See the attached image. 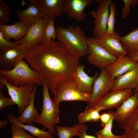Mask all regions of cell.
Returning <instances> with one entry per match:
<instances>
[{"mask_svg": "<svg viewBox=\"0 0 138 138\" xmlns=\"http://www.w3.org/2000/svg\"><path fill=\"white\" fill-rule=\"evenodd\" d=\"M80 58L61 42L51 40L29 48L25 59L53 93L60 82L73 79Z\"/></svg>", "mask_w": 138, "mask_h": 138, "instance_id": "cell-1", "label": "cell"}, {"mask_svg": "<svg viewBox=\"0 0 138 138\" xmlns=\"http://www.w3.org/2000/svg\"><path fill=\"white\" fill-rule=\"evenodd\" d=\"M56 29L58 41L64 44L72 53L80 58L87 55V38L79 26H58Z\"/></svg>", "mask_w": 138, "mask_h": 138, "instance_id": "cell-2", "label": "cell"}, {"mask_svg": "<svg viewBox=\"0 0 138 138\" xmlns=\"http://www.w3.org/2000/svg\"><path fill=\"white\" fill-rule=\"evenodd\" d=\"M20 58L14 68L9 70L0 69V75L11 84L17 86L26 85H42L43 82L40 77Z\"/></svg>", "mask_w": 138, "mask_h": 138, "instance_id": "cell-3", "label": "cell"}, {"mask_svg": "<svg viewBox=\"0 0 138 138\" xmlns=\"http://www.w3.org/2000/svg\"><path fill=\"white\" fill-rule=\"evenodd\" d=\"M43 105L41 113L35 122L43 125L52 132L56 133L55 125L59 122L60 103L54 101L51 99L47 85L43 83Z\"/></svg>", "mask_w": 138, "mask_h": 138, "instance_id": "cell-4", "label": "cell"}, {"mask_svg": "<svg viewBox=\"0 0 138 138\" xmlns=\"http://www.w3.org/2000/svg\"><path fill=\"white\" fill-rule=\"evenodd\" d=\"M53 93V100L56 103L62 101H82L90 102V94L82 93L77 89L73 80L61 81L55 86Z\"/></svg>", "mask_w": 138, "mask_h": 138, "instance_id": "cell-5", "label": "cell"}, {"mask_svg": "<svg viewBox=\"0 0 138 138\" xmlns=\"http://www.w3.org/2000/svg\"><path fill=\"white\" fill-rule=\"evenodd\" d=\"M88 53V61L94 66L101 69H106L117 59L100 45L94 38H87Z\"/></svg>", "mask_w": 138, "mask_h": 138, "instance_id": "cell-6", "label": "cell"}, {"mask_svg": "<svg viewBox=\"0 0 138 138\" xmlns=\"http://www.w3.org/2000/svg\"><path fill=\"white\" fill-rule=\"evenodd\" d=\"M0 83L5 85L10 98L18 106V112L21 113L30 102L35 85L16 86L10 84L1 75Z\"/></svg>", "mask_w": 138, "mask_h": 138, "instance_id": "cell-7", "label": "cell"}, {"mask_svg": "<svg viewBox=\"0 0 138 138\" xmlns=\"http://www.w3.org/2000/svg\"><path fill=\"white\" fill-rule=\"evenodd\" d=\"M97 1L98 3L97 9L91 10L89 13L94 19L93 31L95 38L101 36L107 32L109 7L112 2L111 0Z\"/></svg>", "mask_w": 138, "mask_h": 138, "instance_id": "cell-8", "label": "cell"}, {"mask_svg": "<svg viewBox=\"0 0 138 138\" xmlns=\"http://www.w3.org/2000/svg\"><path fill=\"white\" fill-rule=\"evenodd\" d=\"M115 80L107 72L106 69H101L94 82L90 94V101L86 108L93 107L102 96L112 90Z\"/></svg>", "mask_w": 138, "mask_h": 138, "instance_id": "cell-9", "label": "cell"}, {"mask_svg": "<svg viewBox=\"0 0 138 138\" xmlns=\"http://www.w3.org/2000/svg\"><path fill=\"white\" fill-rule=\"evenodd\" d=\"M133 94L131 89L112 90L102 96L92 108L100 111L117 108Z\"/></svg>", "mask_w": 138, "mask_h": 138, "instance_id": "cell-10", "label": "cell"}, {"mask_svg": "<svg viewBox=\"0 0 138 138\" xmlns=\"http://www.w3.org/2000/svg\"><path fill=\"white\" fill-rule=\"evenodd\" d=\"M52 20L50 17H45L29 27L26 35L20 40L21 44L30 48L44 42L45 30Z\"/></svg>", "mask_w": 138, "mask_h": 138, "instance_id": "cell-11", "label": "cell"}, {"mask_svg": "<svg viewBox=\"0 0 138 138\" xmlns=\"http://www.w3.org/2000/svg\"><path fill=\"white\" fill-rule=\"evenodd\" d=\"M29 48L21 44L7 49L0 50V69H13L20 58L25 59Z\"/></svg>", "mask_w": 138, "mask_h": 138, "instance_id": "cell-12", "label": "cell"}, {"mask_svg": "<svg viewBox=\"0 0 138 138\" xmlns=\"http://www.w3.org/2000/svg\"><path fill=\"white\" fill-rule=\"evenodd\" d=\"M95 38L100 45L114 56L118 57L128 54L121 43L120 37L117 32H106L101 36Z\"/></svg>", "mask_w": 138, "mask_h": 138, "instance_id": "cell-13", "label": "cell"}, {"mask_svg": "<svg viewBox=\"0 0 138 138\" xmlns=\"http://www.w3.org/2000/svg\"><path fill=\"white\" fill-rule=\"evenodd\" d=\"M38 1L28 0L30 3L26 9L15 11L18 18V21L29 27L44 18V14L38 4Z\"/></svg>", "mask_w": 138, "mask_h": 138, "instance_id": "cell-14", "label": "cell"}, {"mask_svg": "<svg viewBox=\"0 0 138 138\" xmlns=\"http://www.w3.org/2000/svg\"><path fill=\"white\" fill-rule=\"evenodd\" d=\"M92 2L91 0H64V14L77 22L82 21L86 16L84 9Z\"/></svg>", "mask_w": 138, "mask_h": 138, "instance_id": "cell-15", "label": "cell"}, {"mask_svg": "<svg viewBox=\"0 0 138 138\" xmlns=\"http://www.w3.org/2000/svg\"><path fill=\"white\" fill-rule=\"evenodd\" d=\"M138 107V94H133L126 100L115 111L109 112L113 116L114 119L121 123L126 121L134 110Z\"/></svg>", "mask_w": 138, "mask_h": 138, "instance_id": "cell-16", "label": "cell"}, {"mask_svg": "<svg viewBox=\"0 0 138 138\" xmlns=\"http://www.w3.org/2000/svg\"><path fill=\"white\" fill-rule=\"evenodd\" d=\"M85 66L79 65L77 67L73 79L78 90L82 93L90 94L94 81L97 76L96 73L92 77L84 71Z\"/></svg>", "mask_w": 138, "mask_h": 138, "instance_id": "cell-17", "label": "cell"}, {"mask_svg": "<svg viewBox=\"0 0 138 138\" xmlns=\"http://www.w3.org/2000/svg\"><path fill=\"white\" fill-rule=\"evenodd\" d=\"M137 63V62L131 60L127 55H122L118 57L106 70L111 76L115 79L133 69Z\"/></svg>", "mask_w": 138, "mask_h": 138, "instance_id": "cell-18", "label": "cell"}, {"mask_svg": "<svg viewBox=\"0 0 138 138\" xmlns=\"http://www.w3.org/2000/svg\"><path fill=\"white\" fill-rule=\"evenodd\" d=\"M138 85V62L132 69L115 78L112 90L135 89Z\"/></svg>", "mask_w": 138, "mask_h": 138, "instance_id": "cell-19", "label": "cell"}, {"mask_svg": "<svg viewBox=\"0 0 138 138\" xmlns=\"http://www.w3.org/2000/svg\"><path fill=\"white\" fill-rule=\"evenodd\" d=\"M64 0H38V3L44 17H49L53 20L63 15Z\"/></svg>", "mask_w": 138, "mask_h": 138, "instance_id": "cell-20", "label": "cell"}, {"mask_svg": "<svg viewBox=\"0 0 138 138\" xmlns=\"http://www.w3.org/2000/svg\"><path fill=\"white\" fill-rule=\"evenodd\" d=\"M29 27L18 21L12 25H0V32L3 37L9 41L13 39L16 42L19 41L26 34Z\"/></svg>", "mask_w": 138, "mask_h": 138, "instance_id": "cell-21", "label": "cell"}, {"mask_svg": "<svg viewBox=\"0 0 138 138\" xmlns=\"http://www.w3.org/2000/svg\"><path fill=\"white\" fill-rule=\"evenodd\" d=\"M38 85H35L32 94L30 102L19 116L16 117L17 121L21 123L31 124L35 122L39 117L40 114L37 108L34 107V100L35 95Z\"/></svg>", "mask_w": 138, "mask_h": 138, "instance_id": "cell-22", "label": "cell"}, {"mask_svg": "<svg viewBox=\"0 0 138 138\" xmlns=\"http://www.w3.org/2000/svg\"><path fill=\"white\" fill-rule=\"evenodd\" d=\"M120 126L124 130L125 138H138V107Z\"/></svg>", "mask_w": 138, "mask_h": 138, "instance_id": "cell-23", "label": "cell"}, {"mask_svg": "<svg viewBox=\"0 0 138 138\" xmlns=\"http://www.w3.org/2000/svg\"><path fill=\"white\" fill-rule=\"evenodd\" d=\"M16 117L14 115L8 116L7 119L8 122L11 125L15 124L22 128L30 133L32 135L37 138H51L53 134L49 130L47 131L45 129H41L31 124H27L20 123L16 120Z\"/></svg>", "mask_w": 138, "mask_h": 138, "instance_id": "cell-24", "label": "cell"}, {"mask_svg": "<svg viewBox=\"0 0 138 138\" xmlns=\"http://www.w3.org/2000/svg\"><path fill=\"white\" fill-rule=\"evenodd\" d=\"M122 45L128 54L138 51V27L120 37Z\"/></svg>", "mask_w": 138, "mask_h": 138, "instance_id": "cell-25", "label": "cell"}, {"mask_svg": "<svg viewBox=\"0 0 138 138\" xmlns=\"http://www.w3.org/2000/svg\"><path fill=\"white\" fill-rule=\"evenodd\" d=\"M85 125L84 124L78 123L71 127L56 126L55 127L57 132L56 134L59 138H72L77 136L80 131Z\"/></svg>", "mask_w": 138, "mask_h": 138, "instance_id": "cell-26", "label": "cell"}, {"mask_svg": "<svg viewBox=\"0 0 138 138\" xmlns=\"http://www.w3.org/2000/svg\"><path fill=\"white\" fill-rule=\"evenodd\" d=\"M100 111L96 108H86L84 111L78 115V123L84 124L87 122H94L100 121Z\"/></svg>", "mask_w": 138, "mask_h": 138, "instance_id": "cell-27", "label": "cell"}, {"mask_svg": "<svg viewBox=\"0 0 138 138\" xmlns=\"http://www.w3.org/2000/svg\"><path fill=\"white\" fill-rule=\"evenodd\" d=\"M114 120L113 117L102 129L97 132L96 136L99 138H125V136L123 134L118 135L113 133L112 129Z\"/></svg>", "mask_w": 138, "mask_h": 138, "instance_id": "cell-28", "label": "cell"}, {"mask_svg": "<svg viewBox=\"0 0 138 138\" xmlns=\"http://www.w3.org/2000/svg\"><path fill=\"white\" fill-rule=\"evenodd\" d=\"M116 5L112 2L109 7V13L107 23L106 33H112L114 31L116 20Z\"/></svg>", "mask_w": 138, "mask_h": 138, "instance_id": "cell-29", "label": "cell"}, {"mask_svg": "<svg viewBox=\"0 0 138 138\" xmlns=\"http://www.w3.org/2000/svg\"><path fill=\"white\" fill-rule=\"evenodd\" d=\"M11 15L9 6L4 3L3 0H0V24H4L8 22Z\"/></svg>", "mask_w": 138, "mask_h": 138, "instance_id": "cell-30", "label": "cell"}, {"mask_svg": "<svg viewBox=\"0 0 138 138\" xmlns=\"http://www.w3.org/2000/svg\"><path fill=\"white\" fill-rule=\"evenodd\" d=\"M57 37L56 29L54 20H52L48 23L45 29L44 33L45 42L54 40Z\"/></svg>", "mask_w": 138, "mask_h": 138, "instance_id": "cell-31", "label": "cell"}, {"mask_svg": "<svg viewBox=\"0 0 138 138\" xmlns=\"http://www.w3.org/2000/svg\"><path fill=\"white\" fill-rule=\"evenodd\" d=\"M11 129V138H37L27 133L22 128L16 125H12Z\"/></svg>", "mask_w": 138, "mask_h": 138, "instance_id": "cell-32", "label": "cell"}, {"mask_svg": "<svg viewBox=\"0 0 138 138\" xmlns=\"http://www.w3.org/2000/svg\"><path fill=\"white\" fill-rule=\"evenodd\" d=\"M21 44V42L20 40L15 42H11L6 40L0 32V50L7 49Z\"/></svg>", "mask_w": 138, "mask_h": 138, "instance_id": "cell-33", "label": "cell"}, {"mask_svg": "<svg viewBox=\"0 0 138 138\" xmlns=\"http://www.w3.org/2000/svg\"><path fill=\"white\" fill-rule=\"evenodd\" d=\"M16 104L10 98L5 97L3 92L0 90V110H1L5 107L10 106H15Z\"/></svg>", "mask_w": 138, "mask_h": 138, "instance_id": "cell-34", "label": "cell"}, {"mask_svg": "<svg viewBox=\"0 0 138 138\" xmlns=\"http://www.w3.org/2000/svg\"><path fill=\"white\" fill-rule=\"evenodd\" d=\"M133 0H123L124 5L121 9L122 18L126 19L131 12L130 6L132 5Z\"/></svg>", "mask_w": 138, "mask_h": 138, "instance_id": "cell-35", "label": "cell"}, {"mask_svg": "<svg viewBox=\"0 0 138 138\" xmlns=\"http://www.w3.org/2000/svg\"><path fill=\"white\" fill-rule=\"evenodd\" d=\"M113 117L112 114L109 111L108 113H104L100 115V121L101 125L104 127L110 121Z\"/></svg>", "mask_w": 138, "mask_h": 138, "instance_id": "cell-36", "label": "cell"}, {"mask_svg": "<svg viewBox=\"0 0 138 138\" xmlns=\"http://www.w3.org/2000/svg\"><path fill=\"white\" fill-rule=\"evenodd\" d=\"M87 129V126L85 125L79 132L77 135L79 138H99L94 136L87 134L86 132Z\"/></svg>", "mask_w": 138, "mask_h": 138, "instance_id": "cell-37", "label": "cell"}, {"mask_svg": "<svg viewBox=\"0 0 138 138\" xmlns=\"http://www.w3.org/2000/svg\"><path fill=\"white\" fill-rule=\"evenodd\" d=\"M127 55L131 60L138 62V51L129 53Z\"/></svg>", "mask_w": 138, "mask_h": 138, "instance_id": "cell-38", "label": "cell"}, {"mask_svg": "<svg viewBox=\"0 0 138 138\" xmlns=\"http://www.w3.org/2000/svg\"><path fill=\"white\" fill-rule=\"evenodd\" d=\"M8 122L4 120H2L0 121V129H2L6 126L8 124Z\"/></svg>", "mask_w": 138, "mask_h": 138, "instance_id": "cell-39", "label": "cell"}, {"mask_svg": "<svg viewBox=\"0 0 138 138\" xmlns=\"http://www.w3.org/2000/svg\"><path fill=\"white\" fill-rule=\"evenodd\" d=\"M6 87L5 85L3 84L0 83V90H2L4 89Z\"/></svg>", "mask_w": 138, "mask_h": 138, "instance_id": "cell-40", "label": "cell"}, {"mask_svg": "<svg viewBox=\"0 0 138 138\" xmlns=\"http://www.w3.org/2000/svg\"><path fill=\"white\" fill-rule=\"evenodd\" d=\"M134 92L138 94V85L136 88L134 89Z\"/></svg>", "mask_w": 138, "mask_h": 138, "instance_id": "cell-41", "label": "cell"}, {"mask_svg": "<svg viewBox=\"0 0 138 138\" xmlns=\"http://www.w3.org/2000/svg\"><path fill=\"white\" fill-rule=\"evenodd\" d=\"M136 2L137 3V5H138V0H136Z\"/></svg>", "mask_w": 138, "mask_h": 138, "instance_id": "cell-42", "label": "cell"}, {"mask_svg": "<svg viewBox=\"0 0 138 138\" xmlns=\"http://www.w3.org/2000/svg\"><path fill=\"white\" fill-rule=\"evenodd\" d=\"M51 138H55L54 137H53V136H52Z\"/></svg>", "mask_w": 138, "mask_h": 138, "instance_id": "cell-43", "label": "cell"}]
</instances>
